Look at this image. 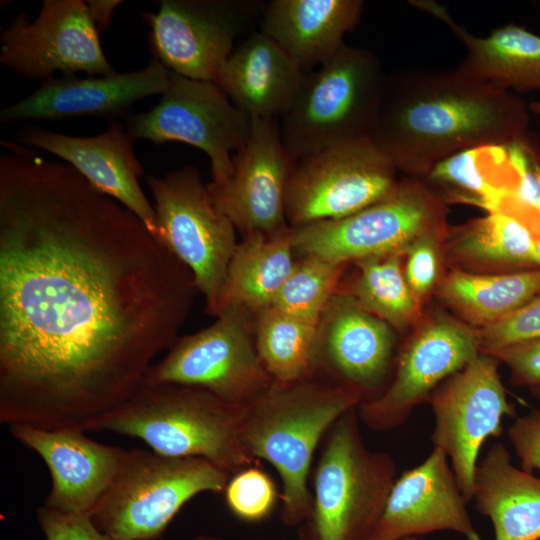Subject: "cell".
Returning <instances> with one entry per match:
<instances>
[{
  "instance_id": "obj_1",
  "label": "cell",
  "mask_w": 540,
  "mask_h": 540,
  "mask_svg": "<svg viewBox=\"0 0 540 540\" xmlns=\"http://www.w3.org/2000/svg\"><path fill=\"white\" fill-rule=\"evenodd\" d=\"M1 144L0 422L82 430L140 388L199 292L124 205L65 162Z\"/></svg>"
},
{
  "instance_id": "obj_2",
  "label": "cell",
  "mask_w": 540,
  "mask_h": 540,
  "mask_svg": "<svg viewBox=\"0 0 540 540\" xmlns=\"http://www.w3.org/2000/svg\"><path fill=\"white\" fill-rule=\"evenodd\" d=\"M529 123L521 98L458 67L405 68L387 75L370 138L398 171L423 178L457 153L514 141Z\"/></svg>"
},
{
  "instance_id": "obj_3",
  "label": "cell",
  "mask_w": 540,
  "mask_h": 540,
  "mask_svg": "<svg viewBox=\"0 0 540 540\" xmlns=\"http://www.w3.org/2000/svg\"><path fill=\"white\" fill-rule=\"evenodd\" d=\"M364 401L358 390L315 375L291 383L273 381L243 408V446L251 459L268 461L278 472L285 525L299 527L309 517L315 451L333 424Z\"/></svg>"
},
{
  "instance_id": "obj_4",
  "label": "cell",
  "mask_w": 540,
  "mask_h": 540,
  "mask_svg": "<svg viewBox=\"0 0 540 540\" xmlns=\"http://www.w3.org/2000/svg\"><path fill=\"white\" fill-rule=\"evenodd\" d=\"M242 412L203 389L142 384L82 431L134 437L161 455L204 458L232 475L254 461L241 440Z\"/></svg>"
},
{
  "instance_id": "obj_5",
  "label": "cell",
  "mask_w": 540,
  "mask_h": 540,
  "mask_svg": "<svg viewBox=\"0 0 540 540\" xmlns=\"http://www.w3.org/2000/svg\"><path fill=\"white\" fill-rule=\"evenodd\" d=\"M360 422L354 408L325 435L300 540H370L395 482L396 464L389 453L365 446Z\"/></svg>"
},
{
  "instance_id": "obj_6",
  "label": "cell",
  "mask_w": 540,
  "mask_h": 540,
  "mask_svg": "<svg viewBox=\"0 0 540 540\" xmlns=\"http://www.w3.org/2000/svg\"><path fill=\"white\" fill-rule=\"evenodd\" d=\"M387 74L370 50L343 47L306 73L288 110L278 119L282 142L299 160L331 146L370 137Z\"/></svg>"
},
{
  "instance_id": "obj_7",
  "label": "cell",
  "mask_w": 540,
  "mask_h": 540,
  "mask_svg": "<svg viewBox=\"0 0 540 540\" xmlns=\"http://www.w3.org/2000/svg\"><path fill=\"white\" fill-rule=\"evenodd\" d=\"M230 476L204 458L129 450L90 516L116 540H157L188 501L203 492H223Z\"/></svg>"
},
{
  "instance_id": "obj_8",
  "label": "cell",
  "mask_w": 540,
  "mask_h": 540,
  "mask_svg": "<svg viewBox=\"0 0 540 540\" xmlns=\"http://www.w3.org/2000/svg\"><path fill=\"white\" fill-rule=\"evenodd\" d=\"M272 382L256 348L255 313L229 305L209 327L179 336L148 368L142 384L199 388L244 408Z\"/></svg>"
},
{
  "instance_id": "obj_9",
  "label": "cell",
  "mask_w": 540,
  "mask_h": 540,
  "mask_svg": "<svg viewBox=\"0 0 540 540\" xmlns=\"http://www.w3.org/2000/svg\"><path fill=\"white\" fill-rule=\"evenodd\" d=\"M145 180L154 200L158 238L191 271L206 313L216 317L238 244L235 226L214 205L196 167L148 174Z\"/></svg>"
},
{
  "instance_id": "obj_10",
  "label": "cell",
  "mask_w": 540,
  "mask_h": 540,
  "mask_svg": "<svg viewBox=\"0 0 540 540\" xmlns=\"http://www.w3.org/2000/svg\"><path fill=\"white\" fill-rule=\"evenodd\" d=\"M397 171L370 137L301 158L285 193L287 222L295 228L350 216L388 196Z\"/></svg>"
},
{
  "instance_id": "obj_11",
  "label": "cell",
  "mask_w": 540,
  "mask_h": 540,
  "mask_svg": "<svg viewBox=\"0 0 540 540\" xmlns=\"http://www.w3.org/2000/svg\"><path fill=\"white\" fill-rule=\"evenodd\" d=\"M442 206L419 180H399L382 200L341 219L292 227L297 256L331 262L403 252L440 223Z\"/></svg>"
},
{
  "instance_id": "obj_12",
  "label": "cell",
  "mask_w": 540,
  "mask_h": 540,
  "mask_svg": "<svg viewBox=\"0 0 540 540\" xmlns=\"http://www.w3.org/2000/svg\"><path fill=\"white\" fill-rule=\"evenodd\" d=\"M161 96L149 111L127 118L125 128L133 140L192 145L208 156L211 181L226 180L233 171V153L247 141L251 118L210 81L171 72L169 86Z\"/></svg>"
},
{
  "instance_id": "obj_13",
  "label": "cell",
  "mask_w": 540,
  "mask_h": 540,
  "mask_svg": "<svg viewBox=\"0 0 540 540\" xmlns=\"http://www.w3.org/2000/svg\"><path fill=\"white\" fill-rule=\"evenodd\" d=\"M143 14L154 59L186 78L217 83L263 4L252 0H160Z\"/></svg>"
},
{
  "instance_id": "obj_14",
  "label": "cell",
  "mask_w": 540,
  "mask_h": 540,
  "mask_svg": "<svg viewBox=\"0 0 540 540\" xmlns=\"http://www.w3.org/2000/svg\"><path fill=\"white\" fill-rule=\"evenodd\" d=\"M498 364L495 357L479 353L443 381L428 401L435 418L432 443L446 453L468 503L473 499L482 445L489 437L502 434L505 417L517 416L501 382Z\"/></svg>"
},
{
  "instance_id": "obj_15",
  "label": "cell",
  "mask_w": 540,
  "mask_h": 540,
  "mask_svg": "<svg viewBox=\"0 0 540 540\" xmlns=\"http://www.w3.org/2000/svg\"><path fill=\"white\" fill-rule=\"evenodd\" d=\"M0 63L21 78L41 82L57 72L116 73L83 0H44L33 21L18 13L1 32Z\"/></svg>"
},
{
  "instance_id": "obj_16",
  "label": "cell",
  "mask_w": 540,
  "mask_h": 540,
  "mask_svg": "<svg viewBox=\"0 0 540 540\" xmlns=\"http://www.w3.org/2000/svg\"><path fill=\"white\" fill-rule=\"evenodd\" d=\"M479 353L477 333L454 319L433 318L404 346L386 390L358 406L360 421L376 432L403 425L443 381Z\"/></svg>"
},
{
  "instance_id": "obj_17",
  "label": "cell",
  "mask_w": 540,
  "mask_h": 540,
  "mask_svg": "<svg viewBox=\"0 0 540 540\" xmlns=\"http://www.w3.org/2000/svg\"><path fill=\"white\" fill-rule=\"evenodd\" d=\"M296 161L282 142L278 119L253 117L245 145L233 156L232 174L207 183L211 199L242 236L285 229V193Z\"/></svg>"
},
{
  "instance_id": "obj_18",
  "label": "cell",
  "mask_w": 540,
  "mask_h": 540,
  "mask_svg": "<svg viewBox=\"0 0 540 540\" xmlns=\"http://www.w3.org/2000/svg\"><path fill=\"white\" fill-rule=\"evenodd\" d=\"M394 346L390 325L338 290L318 323L316 375L375 399L389 385Z\"/></svg>"
},
{
  "instance_id": "obj_19",
  "label": "cell",
  "mask_w": 540,
  "mask_h": 540,
  "mask_svg": "<svg viewBox=\"0 0 540 540\" xmlns=\"http://www.w3.org/2000/svg\"><path fill=\"white\" fill-rule=\"evenodd\" d=\"M171 71L152 59L141 70L112 75L51 77L29 96L1 109L2 124L29 120L98 117L116 121L137 101L163 95Z\"/></svg>"
},
{
  "instance_id": "obj_20",
  "label": "cell",
  "mask_w": 540,
  "mask_h": 540,
  "mask_svg": "<svg viewBox=\"0 0 540 540\" xmlns=\"http://www.w3.org/2000/svg\"><path fill=\"white\" fill-rule=\"evenodd\" d=\"M467 503L446 453L434 447L424 461L395 479L370 540H401L438 531L482 540Z\"/></svg>"
},
{
  "instance_id": "obj_21",
  "label": "cell",
  "mask_w": 540,
  "mask_h": 540,
  "mask_svg": "<svg viewBox=\"0 0 540 540\" xmlns=\"http://www.w3.org/2000/svg\"><path fill=\"white\" fill-rule=\"evenodd\" d=\"M41 149L73 167L98 191L133 212L158 238L154 206L140 185L144 170L138 161L133 138L117 121L94 136H72L43 127H26L15 141Z\"/></svg>"
},
{
  "instance_id": "obj_22",
  "label": "cell",
  "mask_w": 540,
  "mask_h": 540,
  "mask_svg": "<svg viewBox=\"0 0 540 540\" xmlns=\"http://www.w3.org/2000/svg\"><path fill=\"white\" fill-rule=\"evenodd\" d=\"M8 427L18 442L46 464L51 488L44 506L61 513L90 514L113 483L126 452L95 441L78 429Z\"/></svg>"
},
{
  "instance_id": "obj_23",
  "label": "cell",
  "mask_w": 540,
  "mask_h": 540,
  "mask_svg": "<svg viewBox=\"0 0 540 540\" xmlns=\"http://www.w3.org/2000/svg\"><path fill=\"white\" fill-rule=\"evenodd\" d=\"M305 74L258 30L236 45L216 84L250 118L279 119L292 104Z\"/></svg>"
},
{
  "instance_id": "obj_24",
  "label": "cell",
  "mask_w": 540,
  "mask_h": 540,
  "mask_svg": "<svg viewBox=\"0 0 540 540\" xmlns=\"http://www.w3.org/2000/svg\"><path fill=\"white\" fill-rule=\"evenodd\" d=\"M361 0H272L263 6L260 30L305 72L332 58L359 23Z\"/></svg>"
},
{
  "instance_id": "obj_25",
  "label": "cell",
  "mask_w": 540,
  "mask_h": 540,
  "mask_svg": "<svg viewBox=\"0 0 540 540\" xmlns=\"http://www.w3.org/2000/svg\"><path fill=\"white\" fill-rule=\"evenodd\" d=\"M442 21L466 48L458 68L497 89L511 92L540 91V35L509 24L488 36L470 33L433 1H413Z\"/></svg>"
},
{
  "instance_id": "obj_26",
  "label": "cell",
  "mask_w": 540,
  "mask_h": 540,
  "mask_svg": "<svg viewBox=\"0 0 540 540\" xmlns=\"http://www.w3.org/2000/svg\"><path fill=\"white\" fill-rule=\"evenodd\" d=\"M472 501L490 520L494 540H540V478L516 467L503 443L478 461Z\"/></svg>"
},
{
  "instance_id": "obj_27",
  "label": "cell",
  "mask_w": 540,
  "mask_h": 540,
  "mask_svg": "<svg viewBox=\"0 0 540 540\" xmlns=\"http://www.w3.org/2000/svg\"><path fill=\"white\" fill-rule=\"evenodd\" d=\"M296 256L291 226L274 233L242 236L228 265L218 313L229 305H242L254 313L271 306Z\"/></svg>"
},
{
  "instance_id": "obj_28",
  "label": "cell",
  "mask_w": 540,
  "mask_h": 540,
  "mask_svg": "<svg viewBox=\"0 0 540 540\" xmlns=\"http://www.w3.org/2000/svg\"><path fill=\"white\" fill-rule=\"evenodd\" d=\"M451 189V197L498 212L518 185L506 145H485L457 153L423 177Z\"/></svg>"
},
{
  "instance_id": "obj_29",
  "label": "cell",
  "mask_w": 540,
  "mask_h": 540,
  "mask_svg": "<svg viewBox=\"0 0 540 540\" xmlns=\"http://www.w3.org/2000/svg\"><path fill=\"white\" fill-rule=\"evenodd\" d=\"M440 294L466 320L483 327L540 294V268L502 274L455 271L442 282Z\"/></svg>"
},
{
  "instance_id": "obj_30",
  "label": "cell",
  "mask_w": 540,
  "mask_h": 540,
  "mask_svg": "<svg viewBox=\"0 0 540 540\" xmlns=\"http://www.w3.org/2000/svg\"><path fill=\"white\" fill-rule=\"evenodd\" d=\"M318 324L273 306L255 313V343L267 372L278 383L316 375Z\"/></svg>"
},
{
  "instance_id": "obj_31",
  "label": "cell",
  "mask_w": 540,
  "mask_h": 540,
  "mask_svg": "<svg viewBox=\"0 0 540 540\" xmlns=\"http://www.w3.org/2000/svg\"><path fill=\"white\" fill-rule=\"evenodd\" d=\"M537 241L518 217L491 212L464 227L455 240L454 254L480 265L539 267Z\"/></svg>"
},
{
  "instance_id": "obj_32",
  "label": "cell",
  "mask_w": 540,
  "mask_h": 540,
  "mask_svg": "<svg viewBox=\"0 0 540 540\" xmlns=\"http://www.w3.org/2000/svg\"><path fill=\"white\" fill-rule=\"evenodd\" d=\"M401 253L356 261L358 274L346 291L366 310L396 328L411 323L418 309L402 269Z\"/></svg>"
},
{
  "instance_id": "obj_33",
  "label": "cell",
  "mask_w": 540,
  "mask_h": 540,
  "mask_svg": "<svg viewBox=\"0 0 540 540\" xmlns=\"http://www.w3.org/2000/svg\"><path fill=\"white\" fill-rule=\"evenodd\" d=\"M345 266L313 255L298 256L271 306L318 324L327 304L339 290Z\"/></svg>"
},
{
  "instance_id": "obj_34",
  "label": "cell",
  "mask_w": 540,
  "mask_h": 540,
  "mask_svg": "<svg viewBox=\"0 0 540 540\" xmlns=\"http://www.w3.org/2000/svg\"><path fill=\"white\" fill-rule=\"evenodd\" d=\"M506 149L517 174L518 185L500 212L515 215L530 223L536 222L540 219L537 208L540 197V147L527 132L506 144Z\"/></svg>"
},
{
  "instance_id": "obj_35",
  "label": "cell",
  "mask_w": 540,
  "mask_h": 540,
  "mask_svg": "<svg viewBox=\"0 0 540 540\" xmlns=\"http://www.w3.org/2000/svg\"><path fill=\"white\" fill-rule=\"evenodd\" d=\"M223 492L230 512L246 522L267 519L281 498L272 478L251 465L232 474Z\"/></svg>"
},
{
  "instance_id": "obj_36",
  "label": "cell",
  "mask_w": 540,
  "mask_h": 540,
  "mask_svg": "<svg viewBox=\"0 0 540 540\" xmlns=\"http://www.w3.org/2000/svg\"><path fill=\"white\" fill-rule=\"evenodd\" d=\"M480 353L492 354L521 341L540 338V294L513 313L481 327Z\"/></svg>"
},
{
  "instance_id": "obj_37",
  "label": "cell",
  "mask_w": 540,
  "mask_h": 540,
  "mask_svg": "<svg viewBox=\"0 0 540 540\" xmlns=\"http://www.w3.org/2000/svg\"><path fill=\"white\" fill-rule=\"evenodd\" d=\"M37 520L46 540H116L99 530L87 513H61L43 506Z\"/></svg>"
},
{
  "instance_id": "obj_38",
  "label": "cell",
  "mask_w": 540,
  "mask_h": 540,
  "mask_svg": "<svg viewBox=\"0 0 540 540\" xmlns=\"http://www.w3.org/2000/svg\"><path fill=\"white\" fill-rule=\"evenodd\" d=\"M432 232L419 236L406 250L404 275L416 298L425 295L435 282L437 254Z\"/></svg>"
},
{
  "instance_id": "obj_39",
  "label": "cell",
  "mask_w": 540,
  "mask_h": 540,
  "mask_svg": "<svg viewBox=\"0 0 540 540\" xmlns=\"http://www.w3.org/2000/svg\"><path fill=\"white\" fill-rule=\"evenodd\" d=\"M490 355L508 367L513 384L540 385V338L511 344Z\"/></svg>"
},
{
  "instance_id": "obj_40",
  "label": "cell",
  "mask_w": 540,
  "mask_h": 540,
  "mask_svg": "<svg viewBox=\"0 0 540 540\" xmlns=\"http://www.w3.org/2000/svg\"><path fill=\"white\" fill-rule=\"evenodd\" d=\"M507 434L521 468L529 473L540 471V410L516 416Z\"/></svg>"
},
{
  "instance_id": "obj_41",
  "label": "cell",
  "mask_w": 540,
  "mask_h": 540,
  "mask_svg": "<svg viewBox=\"0 0 540 540\" xmlns=\"http://www.w3.org/2000/svg\"><path fill=\"white\" fill-rule=\"evenodd\" d=\"M89 14L98 31H105L111 22L114 11L122 0H88L86 1Z\"/></svg>"
},
{
  "instance_id": "obj_42",
  "label": "cell",
  "mask_w": 540,
  "mask_h": 540,
  "mask_svg": "<svg viewBox=\"0 0 540 540\" xmlns=\"http://www.w3.org/2000/svg\"><path fill=\"white\" fill-rule=\"evenodd\" d=\"M530 113L535 114L540 118V100L532 101L528 104Z\"/></svg>"
},
{
  "instance_id": "obj_43",
  "label": "cell",
  "mask_w": 540,
  "mask_h": 540,
  "mask_svg": "<svg viewBox=\"0 0 540 540\" xmlns=\"http://www.w3.org/2000/svg\"><path fill=\"white\" fill-rule=\"evenodd\" d=\"M530 390L534 397L540 401V385L530 387Z\"/></svg>"
},
{
  "instance_id": "obj_44",
  "label": "cell",
  "mask_w": 540,
  "mask_h": 540,
  "mask_svg": "<svg viewBox=\"0 0 540 540\" xmlns=\"http://www.w3.org/2000/svg\"><path fill=\"white\" fill-rule=\"evenodd\" d=\"M192 540H222L221 538L219 537H212V536H206V535H199L197 537H195L194 539Z\"/></svg>"
},
{
  "instance_id": "obj_45",
  "label": "cell",
  "mask_w": 540,
  "mask_h": 540,
  "mask_svg": "<svg viewBox=\"0 0 540 540\" xmlns=\"http://www.w3.org/2000/svg\"><path fill=\"white\" fill-rule=\"evenodd\" d=\"M401 540H423L421 537H408Z\"/></svg>"
},
{
  "instance_id": "obj_46",
  "label": "cell",
  "mask_w": 540,
  "mask_h": 540,
  "mask_svg": "<svg viewBox=\"0 0 540 540\" xmlns=\"http://www.w3.org/2000/svg\"><path fill=\"white\" fill-rule=\"evenodd\" d=\"M537 251L539 254V267H540V240L537 241Z\"/></svg>"
},
{
  "instance_id": "obj_47",
  "label": "cell",
  "mask_w": 540,
  "mask_h": 540,
  "mask_svg": "<svg viewBox=\"0 0 540 540\" xmlns=\"http://www.w3.org/2000/svg\"><path fill=\"white\" fill-rule=\"evenodd\" d=\"M537 208H538V210L540 212V197H539L538 202H537Z\"/></svg>"
}]
</instances>
